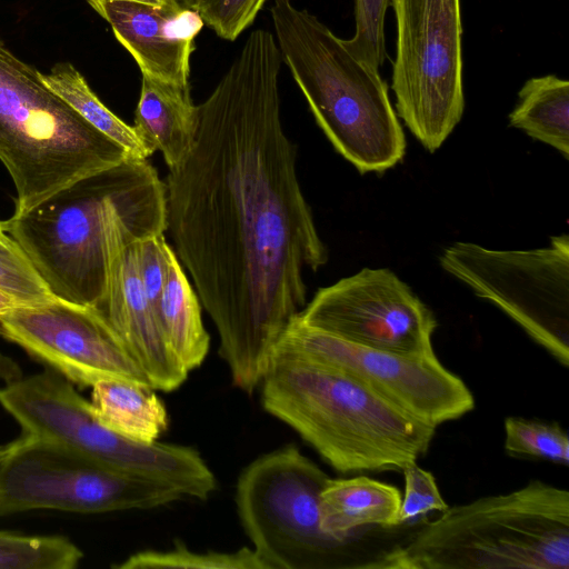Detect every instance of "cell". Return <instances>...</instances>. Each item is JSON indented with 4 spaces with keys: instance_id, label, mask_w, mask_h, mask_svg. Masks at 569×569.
Segmentation results:
<instances>
[{
    "instance_id": "cell-35",
    "label": "cell",
    "mask_w": 569,
    "mask_h": 569,
    "mask_svg": "<svg viewBox=\"0 0 569 569\" xmlns=\"http://www.w3.org/2000/svg\"><path fill=\"white\" fill-rule=\"evenodd\" d=\"M180 7L192 9L194 0H174Z\"/></svg>"
},
{
    "instance_id": "cell-13",
    "label": "cell",
    "mask_w": 569,
    "mask_h": 569,
    "mask_svg": "<svg viewBox=\"0 0 569 569\" xmlns=\"http://www.w3.org/2000/svg\"><path fill=\"white\" fill-rule=\"evenodd\" d=\"M297 318L362 347L408 356L436 355L432 311L386 268H363L320 288Z\"/></svg>"
},
{
    "instance_id": "cell-23",
    "label": "cell",
    "mask_w": 569,
    "mask_h": 569,
    "mask_svg": "<svg viewBox=\"0 0 569 569\" xmlns=\"http://www.w3.org/2000/svg\"><path fill=\"white\" fill-rule=\"evenodd\" d=\"M82 551L62 536L0 531V569H73Z\"/></svg>"
},
{
    "instance_id": "cell-17",
    "label": "cell",
    "mask_w": 569,
    "mask_h": 569,
    "mask_svg": "<svg viewBox=\"0 0 569 569\" xmlns=\"http://www.w3.org/2000/svg\"><path fill=\"white\" fill-rule=\"evenodd\" d=\"M197 122L189 84L142 74L132 127L149 156L160 151L169 169L180 166L192 148Z\"/></svg>"
},
{
    "instance_id": "cell-10",
    "label": "cell",
    "mask_w": 569,
    "mask_h": 569,
    "mask_svg": "<svg viewBox=\"0 0 569 569\" xmlns=\"http://www.w3.org/2000/svg\"><path fill=\"white\" fill-rule=\"evenodd\" d=\"M442 269L490 301L560 365H569V236L547 247L495 250L455 242L439 257Z\"/></svg>"
},
{
    "instance_id": "cell-32",
    "label": "cell",
    "mask_w": 569,
    "mask_h": 569,
    "mask_svg": "<svg viewBox=\"0 0 569 569\" xmlns=\"http://www.w3.org/2000/svg\"><path fill=\"white\" fill-rule=\"evenodd\" d=\"M19 307L21 306L17 300L0 289V316L7 315Z\"/></svg>"
},
{
    "instance_id": "cell-5",
    "label": "cell",
    "mask_w": 569,
    "mask_h": 569,
    "mask_svg": "<svg viewBox=\"0 0 569 569\" xmlns=\"http://www.w3.org/2000/svg\"><path fill=\"white\" fill-rule=\"evenodd\" d=\"M368 568L569 569V492L531 480L449 507Z\"/></svg>"
},
{
    "instance_id": "cell-33",
    "label": "cell",
    "mask_w": 569,
    "mask_h": 569,
    "mask_svg": "<svg viewBox=\"0 0 569 569\" xmlns=\"http://www.w3.org/2000/svg\"><path fill=\"white\" fill-rule=\"evenodd\" d=\"M128 1L141 2V3H147V4H153V6H166V4L177 3L174 0H128Z\"/></svg>"
},
{
    "instance_id": "cell-4",
    "label": "cell",
    "mask_w": 569,
    "mask_h": 569,
    "mask_svg": "<svg viewBox=\"0 0 569 569\" xmlns=\"http://www.w3.org/2000/svg\"><path fill=\"white\" fill-rule=\"evenodd\" d=\"M270 14L282 61L333 148L360 173L401 162L406 138L379 69L291 0H273Z\"/></svg>"
},
{
    "instance_id": "cell-7",
    "label": "cell",
    "mask_w": 569,
    "mask_h": 569,
    "mask_svg": "<svg viewBox=\"0 0 569 569\" xmlns=\"http://www.w3.org/2000/svg\"><path fill=\"white\" fill-rule=\"evenodd\" d=\"M0 405L24 439L60 443L108 468L171 486L184 498L207 500L217 488L196 449L140 442L112 431L73 383L51 368L0 388Z\"/></svg>"
},
{
    "instance_id": "cell-1",
    "label": "cell",
    "mask_w": 569,
    "mask_h": 569,
    "mask_svg": "<svg viewBox=\"0 0 569 569\" xmlns=\"http://www.w3.org/2000/svg\"><path fill=\"white\" fill-rule=\"evenodd\" d=\"M276 38L256 29L197 106L186 160L169 169L167 230L218 331L232 383L260 386L306 306L305 269L328 261L281 121Z\"/></svg>"
},
{
    "instance_id": "cell-19",
    "label": "cell",
    "mask_w": 569,
    "mask_h": 569,
    "mask_svg": "<svg viewBox=\"0 0 569 569\" xmlns=\"http://www.w3.org/2000/svg\"><path fill=\"white\" fill-rule=\"evenodd\" d=\"M166 279L159 319L173 353L190 372L201 366L210 348V336L201 317V302L192 289L174 250L167 247Z\"/></svg>"
},
{
    "instance_id": "cell-2",
    "label": "cell",
    "mask_w": 569,
    "mask_h": 569,
    "mask_svg": "<svg viewBox=\"0 0 569 569\" xmlns=\"http://www.w3.org/2000/svg\"><path fill=\"white\" fill-rule=\"evenodd\" d=\"M260 385L263 409L341 473L402 470L428 451L436 432L350 376L279 342Z\"/></svg>"
},
{
    "instance_id": "cell-22",
    "label": "cell",
    "mask_w": 569,
    "mask_h": 569,
    "mask_svg": "<svg viewBox=\"0 0 569 569\" xmlns=\"http://www.w3.org/2000/svg\"><path fill=\"white\" fill-rule=\"evenodd\" d=\"M40 78L87 122L120 144L131 157L140 159L150 157L133 127L127 124L102 103L74 66L69 62H59L49 73L40 72Z\"/></svg>"
},
{
    "instance_id": "cell-28",
    "label": "cell",
    "mask_w": 569,
    "mask_h": 569,
    "mask_svg": "<svg viewBox=\"0 0 569 569\" xmlns=\"http://www.w3.org/2000/svg\"><path fill=\"white\" fill-rule=\"evenodd\" d=\"M405 493L401 497L395 528L425 517L431 511L443 512L449 508L443 500L433 475L412 462L402 470Z\"/></svg>"
},
{
    "instance_id": "cell-3",
    "label": "cell",
    "mask_w": 569,
    "mask_h": 569,
    "mask_svg": "<svg viewBox=\"0 0 569 569\" xmlns=\"http://www.w3.org/2000/svg\"><path fill=\"white\" fill-rule=\"evenodd\" d=\"M147 214H167L166 183L148 159L130 156L3 224L56 298L96 308L106 290L114 220Z\"/></svg>"
},
{
    "instance_id": "cell-31",
    "label": "cell",
    "mask_w": 569,
    "mask_h": 569,
    "mask_svg": "<svg viewBox=\"0 0 569 569\" xmlns=\"http://www.w3.org/2000/svg\"><path fill=\"white\" fill-rule=\"evenodd\" d=\"M23 378L20 366L10 357L0 352V379L7 385Z\"/></svg>"
},
{
    "instance_id": "cell-8",
    "label": "cell",
    "mask_w": 569,
    "mask_h": 569,
    "mask_svg": "<svg viewBox=\"0 0 569 569\" xmlns=\"http://www.w3.org/2000/svg\"><path fill=\"white\" fill-rule=\"evenodd\" d=\"M329 477L296 446L260 456L240 473L234 501L241 526L267 569L352 568V540L320 526Z\"/></svg>"
},
{
    "instance_id": "cell-24",
    "label": "cell",
    "mask_w": 569,
    "mask_h": 569,
    "mask_svg": "<svg viewBox=\"0 0 569 569\" xmlns=\"http://www.w3.org/2000/svg\"><path fill=\"white\" fill-rule=\"evenodd\" d=\"M116 569L179 568V569H267L257 552L242 547L234 552H194L181 541L166 550H142L113 565Z\"/></svg>"
},
{
    "instance_id": "cell-11",
    "label": "cell",
    "mask_w": 569,
    "mask_h": 569,
    "mask_svg": "<svg viewBox=\"0 0 569 569\" xmlns=\"http://www.w3.org/2000/svg\"><path fill=\"white\" fill-rule=\"evenodd\" d=\"M0 462V515L34 509L101 513L186 499L171 486L102 466L57 442L12 441Z\"/></svg>"
},
{
    "instance_id": "cell-9",
    "label": "cell",
    "mask_w": 569,
    "mask_h": 569,
    "mask_svg": "<svg viewBox=\"0 0 569 569\" xmlns=\"http://www.w3.org/2000/svg\"><path fill=\"white\" fill-rule=\"evenodd\" d=\"M397 23L391 89L397 116L435 152L461 120L460 0H391Z\"/></svg>"
},
{
    "instance_id": "cell-26",
    "label": "cell",
    "mask_w": 569,
    "mask_h": 569,
    "mask_svg": "<svg viewBox=\"0 0 569 569\" xmlns=\"http://www.w3.org/2000/svg\"><path fill=\"white\" fill-rule=\"evenodd\" d=\"M0 289L21 307L56 299L28 256L8 234L0 239Z\"/></svg>"
},
{
    "instance_id": "cell-16",
    "label": "cell",
    "mask_w": 569,
    "mask_h": 569,
    "mask_svg": "<svg viewBox=\"0 0 569 569\" xmlns=\"http://www.w3.org/2000/svg\"><path fill=\"white\" fill-rule=\"evenodd\" d=\"M111 27L141 74L189 84L194 39L204 26L194 9L177 3L153 6L128 0H87Z\"/></svg>"
},
{
    "instance_id": "cell-34",
    "label": "cell",
    "mask_w": 569,
    "mask_h": 569,
    "mask_svg": "<svg viewBox=\"0 0 569 569\" xmlns=\"http://www.w3.org/2000/svg\"><path fill=\"white\" fill-rule=\"evenodd\" d=\"M12 442L0 445V462L11 452Z\"/></svg>"
},
{
    "instance_id": "cell-21",
    "label": "cell",
    "mask_w": 569,
    "mask_h": 569,
    "mask_svg": "<svg viewBox=\"0 0 569 569\" xmlns=\"http://www.w3.org/2000/svg\"><path fill=\"white\" fill-rule=\"evenodd\" d=\"M509 114L511 127L569 157V82L548 74L529 79Z\"/></svg>"
},
{
    "instance_id": "cell-30",
    "label": "cell",
    "mask_w": 569,
    "mask_h": 569,
    "mask_svg": "<svg viewBox=\"0 0 569 569\" xmlns=\"http://www.w3.org/2000/svg\"><path fill=\"white\" fill-rule=\"evenodd\" d=\"M164 233L137 241V260L146 297L159 317V305L166 279L167 247ZM160 320V319H159Z\"/></svg>"
},
{
    "instance_id": "cell-15",
    "label": "cell",
    "mask_w": 569,
    "mask_h": 569,
    "mask_svg": "<svg viewBox=\"0 0 569 569\" xmlns=\"http://www.w3.org/2000/svg\"><path fill=\"white\" fill-rule=\"evenodd\" d=\"M162 214L119 217L108 236L104 295L96 309L120 337L157 391H173L188 371L169 346L140 280L137 241L164 233Z\"/></svg>"
},
{
    "instance_id": "cell-29",
    "label": "cell",
    "mask_w": 569,
    "mask_h": 569,
    "mask_svg": "<svg viewBox=\"0 0 569 569\" xmlns=\"http://www.w3.org/2000/svg\"><path fill=\"white\" fill-rule=\"evenodd\" d=\"M266 0H194L203 23L224 40H236L252 24Z\"/></svg>"
},
{
    "instance_id": "cell-18",
    "label": "cell",
    "mask_w": 569,
    "mask_h": 569,
    "mask_svg": "<svg viewBox=\"0 0 569 569\" xmlns=\"http://www.w3.org/2000/svg\"><path fill=\"white\" fill-rule=\"evenodd\" d=\"M401 497L396 486L366 476L329 478L320 492L321 529L342 541L368 526L393 529Z\"/></svg>"
},
{
    "instance_id": "cell-25",
    "label": "cell",
    "mask_w": 569,
    "mask_h": 569,
    "mask_svg": "<svg viewBox=\"0 0 569 569\" xmlns=\"http://www.w3.org/2000/svg\"><path fill=\"white\" fill-rule=\"evenodd\" d=\"M503 428L509 456L569 465V438L558 423L508 417Z\"/></svg>"
},
{
    "instance_id": "cell-27",
    "label": "cell",
    "mask_w": 569,
    "mask_h": 569,
    "mask_svg": "<svg viewBox=\"0 0 569 569\" xmlns=\"http://www.w3.org/2000/svg\"><path fill=\"white\" fill-rule=\"evenodd\" d=\"M391 0H356V31L345 40L348 49L360 60L379 69L385 62V16Z\"/></svg>"
},
{
    "instance_id": "cell-12",
    "label": "cell",
    "mask_w": 569,
    "mask_h": 569,
    "mask_svg": "<svg viewBox=\"0 0 569 569\" xmlns=\"http://www.w3.org/2000/svg\"><path fill=\"white\" fill-rule=\"evenodd\" d=\"M278 342L342 371L435 428L475 407L470 389L436 355L408 356L362 347L311 328L297 316Z\"/></svg>"
},
{
    "instance_id": "cell-6",
    "label": "cell",
    "mask_w": 569,
    "mask_h": 569,
    "mask_svg": "<svg viewBox=\"0 0 569 569\" xmlns=\"http://www.w3.org/2000/svg\"><path fill=\"white\" fill-rule=\"evenodd\" d=\"M128 157L0 40V161L16 188L14 216Z\"/></svg>"
},
{
    "instance_id": "cell-20",
    "label": "cell",
    "mask_w": 569,
    "mask_h": 569,
    "mask_svg": "<svg viewBox=\"0 0 569 569\" xmlns=\"http://www.w3.org/2000/svg\"><path fill=\"white\" fill-rule=\"evenodd\" d=\"M91 406L112 431L140 442H154L168 427V412L156 390L123 380L93 385Z\"/></svg>"
},
{
    "instance_id": "cell-14",
    "label": "cell",
    "mask_w": 569,
    "mask_h": 569,
    "mask_svg": "<svg viewBox=\"0 0 569 569\" xmlns=\"http://www.w3.org/2000/svg\"><path fill=\"white\" fill-rule=\"evenodd\" d=\"M0 336L80 388L103 380L152 388L120 337L93 307L58 298L19 307L0 316Z\"/></svg>"
},
{
    "instance_id": "cell-36",
    "label": "cell",
    "mask_w": 569,
    "mask_h": 569,
    "mask_svg": "<svg viewBox=\"0 0 569 569\" xmlns=\"http://www.w3.org/2000/svg\"><path fill=\"white\" fill-rule=\"evenodd\" d=\"M7 236V232L4 230L3 221H0V239Z\"/></svg>"
}]
</instances>
